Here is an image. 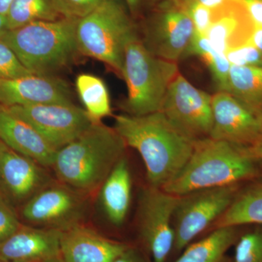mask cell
Masks as SVG:
<instances>
[{
    "instance_id": "30",
    "label": "cell",
    "mask_w": 262,
    "mask_h": 262,
    "mask_svg": "<svg viewBox=\"0 0 262 262\" xmlns=\"http://www.w3.org/2000/svg\"><path fill=\"white\" fill-rule=\"evenodd\" d=\"M63 18L80 19L108 0H56Z\"/></svg>"
},
{
    "instance_id": "26",
    "label": "cell",
    "mask_w": 262,
    "mask_h": 262,
    "mask_svg": "<svg viewBox=\"0 0 262 262\" xmlns=\"http://www.w3.org/2000/svg\"><path fill=\"white\" fill-rule=\"evenodd\" d=\"M190 56L201 58L211 72L218 91L227 92L231 64L225 55L216 51L206 37L195 34L185 54Z\"/></svg>"
},
{
    "instance_id": "2",
    "label": "cell",
    "mask_w": 262,
    "mask_h": 262,
    "mask_svg": "<svg viewBox=\"0 0 262 262\" xmlns=\"http://www.w3.org/2000/svg\"><path fill=\"white\" fill-rule=\"evenodd\" d=\"M126 147L114 127L94 122L82 135L57 151L52 168L58 182L91 198L125 156Z\"/></svg>"
},
{
    "instance_id": "11",
    "label": "cell",
    "mask_w": 262,
    "mask_h": 262,
    "mask_svg": "<svg viewBox=\"0 0 262 262\" xmlns=\"http://www.w3.org/2000/svg\"><path fill=\"white\" fill-rule=\"evenodd\" d=\"M5 108L32 125L57 151L75 140L94 123L84 108L74 103Z\"/></svg>"
},
{
    "instance_id": "14",
    "label": "cell",
    "mask_w": 262,
    "mask_h": 262,
    "mask_svg": "<svg viewBox=\"0 0 262 262\" xmlns=\"http://www.w3.org/2000/svg\"><path fill=\"white\" fill-rule=\"evenodd\" d=\"M212 139L246 146L262 135L260 117L229 93L212 96Z\"/></svg>"
},
{
    "instance_id": "40",
    "label": "cell",
    "mask_w": 262,
    "mask_h": 262,
    "mask_svg": "<svg viewBox=\"0 0 262 262\" xmlns=\"http://www.w3.org/2000/svg\"><path fill=\"white\" fill-rule=\"evenodd\" d=\"M8 31V24H7L6 17L0 14V39H3L5 34H6Z\"/></svg>"
},
{
    "instance_id": "34",
    "label": "cell",
    "mask_w": 262,
    "mask_h": 262,
    "mask_svg": "<svg viewBox=\"0 0 262 262\" xmlns=\"http://www.w3.org/2000/svg\"><path fill=\"white\" fill-rule=\"evenodd\" d=\"M113 262H151V260L139 248L129 246Z\"/></svg>"
},
{
    "instance_id": "27",
    "label": "cell",
    "mask_w": 262,
    "mask_h": 262,
    "mask_svg": "<svg viewBox=\"0 0 262 262\" xmlns=\"http://www.w3.org/2000/svg\"><path fill=\"white\" fill-rule=\"evenodd\" d=\"M234 246L232 262H262V226L242 232Z\"/></svg>"
},
{
    "instance_id": "22",
    "label": "cell",
    "mask_w": 262,
    "mask_h": 262,
    "mask_svg": "<svg viewBox=\"0 0 262 262\" xmlns=\"http://www.w3.org/2000/svg\"><path fill=\"white\" fill-rule=\"evenodd\" d=\"M241 227L215 228L204 238L189 245L173 262H232L227 252L242 234Z\"/></svg>"
},
{
    "instance_id": "4",
    "label": "cell",
    "mask_w": 262,
    "mask_h": 262,
    "mask_svg": "<svg viewBox=\"0 0 262 262\" xmlns=\"http://www.w3.org/2000/svg\"><path fill=\"white\" fill-rule=\"evenodd\" d=\"M76 18L33 22L8 30L2 40L34 75H56L80 56Z\"/></svg>"
},
{
    "instance_id": "37",
    "label": "cell",
    "mask_w": 262,
    "mask_h": 262,
    "mask_svg": "<svg viewBox=\"0 0 262 262\" xmlns=\"http://www.w3.org/2000/svg\"><path fill=\"white\" fill-rule=\"evenodd\" d=\"M249 42L262 52V27H255Z\"/></svg>"
},
{
    "instance_id": "13",
    "label": "cell",
    "mask_w": 262,
    "mask_h": 262,
    "mask_svg": "<svg viewBox=\"0 0 262 262\" xmlns=\"http://www.w3.org/2000/svg\"><path fill=\"white\" fill-rule=\"evenodd\" d=\"M46 169L0 140V192L8 201L25 204L54 182Z\"/></svg>"
},
{
    "instance_id": "15",
    "label": "cell",
    "mask_w": 262,
    "mask_h": 262,
    "mask_svg": "<svg viewBox=\"0 0 262 262\" xmlns=\"http://www.w3.org/2000/svg\"><path fill=\"white\" fill-rule=\"evenodd\" d=\"M73 103L70 85L56 75H29L0 80V106Z\"/></svg>"
},
{
    "instance_id": "33",
    "label": "cell",
    "mask_w": 262,
    "mask_h": 262,
    "mask_svg": "<svg viewBox=\"0 0 262 262\" xmlns=\"http://www.w3.org/2000/svg\"><path fill=\"white\" fill-rule=\"evenodd\" d=\"M129 14L134 20L144 18L153 8L163 0H123Z\"/></svg>"
},
{
    "instance_id": "36",
    "label": "cell",
    "mask_w": 262,
    "mask_h": 262,
    "mask_svg": "<svg viewBox=\"0 0 262 262\" xmlns=\"http://www.w3.org/2000/svg\"><path fill=\"white\" fill-rule=\"evenodd\" d=\"M244 151L250 158L257 161H262V135L251 145L244 146Z\"/></svg>"
},
{
    "instance_id": "16",
    "label": "cell",
    "mask_w": 262,
    "mask_h": 262,
    "mask_svg": "<svg viewBox=\"0 0 262 262\" xmlns=\"http://www.w3.org/2000/svg\"><path fill=\"white\" fill-rule=\"evenodd\" d=\"M61 231L21 225L0 244V260L39 262L61 257Z\"/></svg>"
},
{
    "instance_id": "28",
    "label": "cell",
    "mask_w": 262,
    "mask_h": 262,
    "mask_svg": "<svg viewBox=\"0 0 262 262\" xmlns=\"http://www.w3.org/2000/svg\"><path fill=\"white\" fill-rule=\"evenodd\" d=\"M32 75L24 67L18 56L4 42L0 39V80L18 78Z\"/></svg>"
},
{
    "instance_id": "17",
    "label": "cell",
    "mask_w": 262,
    "mask_h": 262,
    "mask_svg": "<svg viewBox=\"0 0 262 262\" xmlns=\"http://www.w3.org/2000/svg\"><path fill=\"white\" fill-rule=\"evenodd\" d=\"M212 12L211 25L205 37L216 51L225 55L249 42L255 26L242 0H225Z\"/></svg>"
},
{
    "instance_id": "6",
    "label": "cell",
    "mask_w": 262,
    "mask_h": 262,
    "mask_svg": "<svg viewBox=\"0 0 262 262\" xmlns=\"http://www.w3.org/2000/svg\"><path fill=\"white\" fill-rule=\"evenodd\" d=\"M179 74L178 63L155 56L145 48L140 37L127 45L122 78L127 89L122 103L127 115H149L161 111L164 98Z\"/></svg>"
},
{
    "instance_id": "5",
    "label": "cell",
    "mask_w": 262,
    "mask_h": 262,
    "mask_svg": "<svg viewBox=\"0 0 262 262\" xmlns=\"http://www.w3.org/2000/svg\"><path fill=\"white\" fill-rule=\"evenodd\" d=\"M139 36L123 0H108L78 19L76 27L80 56L102 62L120 76L127 45Z\"/></svg>"
},
{
    "instance_id": "25",
    "label": "cell",
    "mask_w": 262,
    "mask_h": 262,
    "mask_svg": "<svg viewBox=\"0 0 262 262\" xmlns=\"http://www.w3.org/2000/svg\"><path fill=\"white\" fill-rule=\"evenodd\" d=\"M63 18L56 0H13L6 16L8 30L33 22Z\"/></svg>"
},
{
    "instance_id": "23",
    "label": "cell",
    "mask_w": 262,
    "mask_h": 262,
    "mask_svg": "<svg viewBox=\"0 0 262 262\" xmlns=\"http://www.w3.org/2000/svg\"><path fill=\"white\" fill-rule=\"evenodd\" d=\"M227 92L256 116L262 115V67L231 65Z\"/></svg>"
},
{
    "instance_id": "43",
    "label": "cell",
    "mask_w": 262,
    "mask_h": 262,
    "mask_svg": "<svg viewBox=\"0 0 262 262\" xmlns=\"http://www.w3.org/2000/svg\"><path fill=\"white\" fill-rule=\"evenodd\" d=\"M0 262H6V261H2V260H0Z\"/></svg>"
},
{
    "instance_id": "18",
    "label": "cell",
    "mask_w": 262,
    "mask_h": 262,
    "mask_svg": "<svg viewBox=\"0 0 262 262\" xmlns=\"http://www.w3.org/2000/svg\"><path fill=\"white\" fill-rule=\"evenodd\" d=\"M128 246L81 223L62 231L61 258L63 262H113Z\"/></svg>"
},
{
    "instance_id": "42",
    "label": "cell",
    "mask_w": 262,
    "mask_h": 262,
    "mask_svg": "<svg viewBox=\"0 0 262 262\" xmlns=\"http://www.w3.org/2000/svg\"><path fill=\"white\" fill-rule=\"evenodd\" d=\"M260 121H261V134H262V115L260 117Z\"/></svg>"
},
{
    "instance_id": "3",
    "label": "cell",
    "mask_w": 262,
    "mask_h": 262,
    "mask_svg": "<svg viewBox=\"0 0 262 262\" xmlns=\"http://www.w3.org/2000/svg\"><path fill=\"white\" fill-rule=\"evenodd\" d=\"M261 162L250 158L244 146L204 138L196 140L184 168L162 189L182 196L198 189L243 184L261 177Z\"/></svg>"
},
{
    "instance_id": "19",
    "label": "cell",
    "mask_w": 262,
    "mask_h": 262,
    "mask_svg": "<svg viewBox=\"0 0 262 262\" xmlns=\"http://www.w3.org/2000/svg\"><path fill=\"white\" fill-rule=\"evenodd\" d=\"M0 140L44 168L53 166L57 150L32 125L3 106H0Z\"/></svg>"
},
{
    "instance_id": "41",
    "label": "cell",
    "mask_w": 262,
    "mask_h": 262,
    "mask_svg": "<svg viewBox=\"0 0 262 262\" xmlns=\"http://www.w3.org/2000/svg\"><path fill=\"white\" fill-rule=\"evenodd\" d=\"M39 262H63L62 261L61 257L52 258V259L46 260V261H39Z\"/></svg>"
},
{
    "instance_id": "1",
    "label": "cell",
    "mask_w": 262,
    "mask_h": 262,
    "mask_svg": "<svg viewBox=\"0 0 262 262\" xmlns=\"http://www.w3.org/2000/svg\"><path fill=\"white\" fill-rule=\"evenodd\" d=\"M114 128L127 146L140 154L151 187L163 188L184 168L196 140L174 126L161 111L141 115L115 116Z\"/></svg>"
},
{
    "instance_id": "10",
    "label": "cell",
    "mask_w": 262,
    "mask_h": 262,
    "mask_svg": "<svg viewBox=\"0 0 262 262\" xmlns=\"http://www.w3.org/2000/svg\"><path fill=\"white\" fill-rule=\"evenodd\" d=\"M89 196L55 180L22 206L28 225L64 231L83 223Z\"/></svg>"
},
{
    "instance_id": "24",
    "label": "cell",
    "mask_w": 262,
    "mask_h": 262,
    "mask_svg": "<svg viewBox=\"0 0 262 262\" xmlns=\"http://www.w3.org/2000/svg\"><path fill=\"white\" fill-rule=\"evenodd\" d=\"M76 89L84 111L93 122L112 116L111 99L104 81L92 74L82 73L75 81Z\"/></svg>"
},
{
    "instance_id": "39",
    "label": "cell",
    "mask_w": 262,
    "mask_h": 262,
    "mask_svg": "<svg viewBox=\"0 0 262 262\" xmlns=\"http://www.w3.org/2000/svg\"><path fill=\"white\" fill-rule=\"evenodd\" d=\"M13 2V0H0V14L6 17Z\"/></svg>"
},
{
    "instance_id": "8",
    "label": "cell",
    "mask_w": 262,
    "mask_h": 262,
    "mask_svg": "<svg viewBox=\"0 0 262 262\" xmlns=\"http://www.w3.org/2000/svg\"><path fill=\"white\" fill-rule=\"evenodd\" d=\"M242 184L198 189L179 196L174 211L173 248L180 254L203 231L216 222L230 206Z\"/></svg>"
},
{
    "instance_id": "38",
    "label": "cell",
    "mask_w": 262,
    "mask_h": 262,
    "mask_svg": "<svg viewBox=\"0 0 262 262\" xmlns=\"http://www.w3.org/2000/svg\"><path fill=\"white\" fill-rule=\"evenodd\" d=\"M196 1L199 3L200 4L207 7V8L213 9V8H215V7L219 6V5L222 4L225 0H196Z\"/></svg>"
},
{
    "instance_id": "9",
    "label": "cell",
    "mask_w": 262,
    "mask_h": 262,
    "mask_svg": "<svg viewBox=\"0 0 262 262\" xmlns=\"http://www.w3.org/2000/svg\"><path fill=\"white\" fill-rule=\"evenodd\" d=\"M179 196L148 186L139 196L138 230L151 262H166L173 248V216Z\"/></svg>"
},
{
    "instance_id": "29",
    "label": "cell",
    "mask_w": 262,
    "mask_h": 262,
    "mask_svg": "<svg viewBox=\"0 0 262 262\" xmlns=\"http://www.w3.org/2000/svg\"><path fill=\"white\" fill-rule=\"evenodd\" d=\"M225 56L231 65L262 67V52L251 42L230 50Z\"/></svg>"
},
{
    "instance_id": "12",
    "label": "cell",
    "mask_w": 262,
    "mask_h": 262,
    "mask_svg": "<svg viewBox=\"0 0 262 262\" xmlns=\"http://www.w3.org/2000/svg\"><path fill=\"white\" fill-rule=\"evenodd\" d=\"M161 112L174 126L194 140L210 137L213 127L212 96L180 73L165 95Z\"/></svg>"
},
{
    "instance_id": "31",
    "label": "cell",
    "mask_w": 262,
    "mask_h": 262,
    "mask_svg": "<svg viewBox=\"0 0 262 262\" xmlns=\"http://www.w3.org/2000/svg\"><path fill=\"white\" fill-rule=\"evenodd\" d=\"M21 225L10 202L0 192V244L9 238Z\"/></svg>"
},
{
    "instance_id": "35",
    "label": "cell",
    "mask_w": 262,
    "mask_h": 262,
    "mask_svg": "<svg viewBox=\"0 0 262 262\" xmlns=\"http://www.w3.org/2000/svg\"><path fill=\"white\" fill-rule=\"evenodd\" d=\"M255 27H262V0H242Z\"/></svg>"
},
{
    "instance_id": "20",
    "label": "cell",
    "mask_w": 262,
    "mask_h": 262,
    "mask_svg": "<svg viewBox=\"0 0 262 262\" xmlns=\"http://www.w3.org/2000/svg\"><path fill=\"white\" fill-rule=\"evenodd\" d=\"M131 176L125 156L119 160L99 189L101 206L108 221L120 226L126 218L131 201Z\"/></svg>"
},
{
    "instance_id": "21",
    "label": "cell",
    "mask_w": 262,
    "mask_h": 262,
    "mask_svg": "<svg viewBox=\"0 0 262 262\" xmlns=\"http://www.w3.org/2000/svg\"><path fill=\"white\" fill-rule=\"evenodd\" d=\"M249 225L262 226V176L241 186L230 206L213 227Z\"/></svg>"
},
{
    "instance_id": "7",
    "label": "cell",
    "mask_w": 262,
    "mask_h": 262,
    "mask_svg": "<svg viewBox=\"0 0 262 262\" xmlns=\"http://www.w3.org/2000/svg\"><path fill=\"white\" fill-rule=\"evenodd\" d=\"M189 0H163L144 18L140 39L155 56L177 62L185 57L195 36Z\"/></svg>"
},
{
    "instance_id": "32",
    "label": "cell",
    "mask_w": 262,
    "mask_h": 262,
    "mask_svg": "<svg viewBox=\"0 0 262 262\" xmlns=\"http://www.w3.org/2000/svg\"><path fill=\"white\" fill-rule=\"evenodd\" d=\"M188 12L194 24L195 34L205 37L211 25L212 9L200 4L196 0H189Z\"/></svg>"
}]
</instances>
